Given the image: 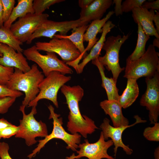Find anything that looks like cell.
I'll return each instance as SVG.
<instances>
[{
	"label": "cell",
	"instance_id": "obj_11",
	"mask_svg": "<svg viewBox=\"0 0 159 159\" xmlns=\"http://www.w3.org/2000/svg\"><path fill=\"white\" fill-rule=\"evenodd\" d=\"M49 16V15L46 13L28 14L14 22L10 30L21 42H26L37 28L48 19Z\"/></svg>",
	"mask_w": 159,
	"mask_h": 159
},
{
	"label": "cell",
	"instance_id": "obj_30",
	"mask_svg": "<svg viewBox=\"0 0 159 159\" xmlns=\"http://www.w3.org/2000/svg\"><path fill=\"white\" fill-rule=\"evenodd\" d=\"M146 0H126L122 4L123 12H128L132 11L135 8L141 7Z\"/></svg>",
	"mask_w": 159,
	"mask_h": 159
},
{
	"label": "cell",
	"instance_id": "obj_23",
	"mask_svg": "<svg viewBox=\"0 0 159 159\" xmlns=\"http://www.w3.org/2000/svg\"><path fill=\"white\" fill-rule=\"evenodd\" d=\"M126 88L120 95L118 101L122 108L125 109L130 106L135 101L139 94V88L137 80L127 79Z\"/></svg>",
	"mask_w": 159,
	"mask_h": 159
},
{
	"label": "cell",
	"instance_id": "obj_18",
	"mask_svg": "<svg viewBox=\"0 0 159 159\" xmlns=\"http://www.w3.org/2000/svg\"><path fill=\"white\" fill-rule=\"evenodd\" d=\"M115 26L112 21H108L102 28V32L100 38L91 49L90 53L87 55L82 61L78 64L76 71L77 73L82 72L85 66L91 61L100 56L101 52L106 41V36L111 29Z\"/></svg>",
	"mask_w": 159,
	"mask_h": 159
},
{
	"label": "cell",
	"instance_id": "obj_31",
	"mask_svg": "<svg viewBox=\"0 0 159 159\" xmlns=\"http://www.w3.org/2000/svg\"><path fill=\"white\" fill-rule=\"evenodd\" d=\"M14 68L0 64V84L6 85L14 72Z\"/></svg>",
	"mask_w": 159,
	"mask_h": 159
},
{
	"label": "cell",
	"instance_id": "obj_34",
	"mask_svg": "<svg viewBox=\"0 0 159 159\" xmlns=\"http://www.w3.org/2000/svg\"><path fill=\"white\" fill-rule=\"evenodd\" d=\"M19 127L14 125L0 130V139L3 138H8L13 135H15L18 132Z\"/></svg>",
	"mask_w": 159,
	"mask_h": 159
},
{
	"label": "cell",
	"instance_id": "obj_7",
	"mask_svg": "<svg viewBox=\"0 0 159 159\" xmlns=\"http://www.w3.org/2000/svg\"><path fill=\"white\" fill-rule=\"evenodd\" d=\"M128 37V34L122 37L119 35L108 37L102 48L105 51V54L104 56L98 58L99 62L105 66L108 70L111 71L112 78L116 82L120 73L125 69V68H121L119 64V51Z\"/></svg>",
	"mask_w": 159,
	"mask_h": 159
},
{
	"label": "cell",
	"instance_id": "obj_17",
	"mask_svg": "<svg viewBox=\"0 0 159 159\" xmlns=\"http://www.w3.org/2000/svg\"><path fill=\"white\" fill-rule=\"evenodd\" d=\"M132 16L136 23H139L145 34L149 36H154L159 38L153 24V18L155 14L154 10H148L142 7L135 8L132 11Z\"/></svg>",
	"mask_w": 159,
	"mask_h": 159
},
{
	"label": "cell",
	"instance_id": "obj_9",
	"mask_svg": "<svg viewBox=\"0 0 159 159\" xmlns=\"http://www.w3.org/2000/svg\"><path fill=\"white\" fill-rule=\"evenodd\" d=\"M35 45L39 51L57 54L66 63L74 62L81 55L80 52L73 44L66 39L54 37L49 42H37Z\"/></svg>",
	"mask_w": 159,
	"mask_h": 159
},
{
	"label": "cell",
	"instance_id": "obj_14",
	"mask_svg": "<svg viewBox=\"0 0 159 159\" xmlns=\"http://www.w3.org/2000/svg\"><path fill=\"white\" fill-rule=\"evenodd\" d=\"M136 120L134 123L130 125L125 126H121L115 127L111 125L110 124V120L107 118H105L103 122L100 126V128L102 130L104 137L105 140L109 138L111 139L115 147L114 148L115 158L118 148H122L126 154L131 155L133 150L130 148L128 145H125L122 139V135L124 131L127 128L130 127L139 123H145L147 122L145 120H143L138 115L134 116Z\"/></svg>",
	"mask_w": 159,
	"mask_h": 159
},
{
	"label": "cell",
	"instance_id": "obj_24",
	"mask_svg": "<svg viewBox=\"0 0 159 159\" xmlns=\"http://www.w3.org/2000/svg\"><path fill=\"white\" fill-rule=\"evenodd\" d=\"M33 0H18L7 21L4 24L5 28L10 29L11 25L18 18H20L30 13H34L33 8Z\"/></svg>",
	"mask_w": 159,
	"mask_h": 159
},
{
	"label": "cell",
	"instance_id": "obj_25",
	"mask_svg": "<svg viewBox=\"0 0 159 159\" xmlns=\"http://www.w3.org/2000/svg\"><path fill=\"white\" fill-rule=\"evenodd\" d=\"M138 25V38L135 49L132 54L127 58L130 61L137 60L141 57L146 52L145 45L150 36L146 35L140 24Z\"/></svg>",
	"mask_w": 159,
	"mask_h": 159
},
{
	"label": "cell",
	"instance_id": "obj_38",
	"mask_svg": "<svg viewBox=\"0 0 159 159\" xmlns=\"http://www.w3.org/2000/svg\"><path fill=\"white\" fill-rule=\"evenodd\" d=\"M93 0H79L78 5L81 9H84L87 7Z\"/></svg>",
	"mask_w": 159,
	"mask_h": 159
},
{
	"label": "cell",
	"instance_id": "obj_13",
	"mask_svg": "<svg viewBox=\"0 0 159 159\" xmlns=\"http://www.w3.org/2000/svg\"><path fill=\"white\" fill-rule=\"evenodd\" d=\"M82 25L79 19L61 21L47 19L37 28L26 42L30 44L35 39L42 37L52 39L57 32H59L61 35H66L70 30Z\"/></svg>",
	"mask_w": 159,
	"mask_h": 159
},
{
	"label": "cell",
	"instance_id": "obj_8",
	"mask_svg": "<svg viewBox=\"0 0 159 159\" xmlns=\"http://www.w3.org/2000/svg\"><path fill=\"white\" fill-rule=\"evenodd\" d=\"M71 78V77L66 76L59 72H51L40 83L39 86V91L38 94L29 103L27 107H37L39 100L46 99L52 101L58 108L59 105L57 95L59 90Z\"/></svg>",
	"mask_w": 159,
	"mask_h": 159
},
{
	"label": "cell",
	"instance_id": "obj_19",
	"mask_svg": "<svg viewBox=\"0 0 159 159\" xmlns=\"http://www.w3.org/2000/svg\"><path fill=\"white\" fill-rule=\"evenodd\" d=\"M88 26V24H84L74 28L72 29V34L69 35L56 34L54 36V37L57 38L68 39L73 44L80 52V55L77 60L74 62L67 63V65L72 67L75 70L80 61L84 57V52L85 48L83 44L84 36Z\"/></svg>",
	"mask_w": 159,
	"mask_h": 159
},
{
	"label": "cell",
	"instance_id": "obj_39",
	"mask_svg": "<svg viewBox=\"0 0 159 159\" xmlns=\"http://www.w3.org/2000/svg\"><path fill=\"white\" fill-rule=\"evenodd\" d=\"M155 12L156 13L155 14L153 18V21L155 23L156 26L155 29L157 32L159 34V12L156 10Z\"/></svg>",
	"mask_w": 159,
	"mask_h": 159
},
{
	"label": "cell",
	"instance_id": "obj_16",
	"mask_svg": "<svg viewBox=\"0 0 159 159\" xmlns=\"http://www.w3.org/2000/svg\"><path fill=\"white\" fill-rule=\"evenodd\" d=\"M112 3V0H93L87 7L81 9L79 19L82 25L101 19Z\"/></svg>",
	"mask_w": 159,
	"mask_h": 159
},
{
	"label": "cell",
	"instance_id": "obj_22",
	"mask_svg": "<svg viewBox=\"0 0 159 159\" xmlns=\"http://www.w3.org/2000/svg\"><path fill=\"white\" fill-rule=\"evenodd\" d=\"M92 62L98 69L102 79V86L106 91L108 100L118 101L120 95L116 86V82L112 78H109L106 76L104 66L99 62L98 58L92 60Z\"/></svg>",
	"mask_w": 159,
	"mask_h": 159
},
{
	"label": "cell",
	"instance_id": "obj_12",
	"mask_svg": "<svg viewBox=\"0 0 159 159\" xmlns=\"http://www.w3.org/2000/svg\"><path fill=\"white\" fill-rule=\"evenodd\" d=\"M113 145L112 140L106 141L102 132L100 133L98 140L96 142L90 143L87 139L85 140V142L78 145L79 150L76 151L78 154L75 155L74 153L66 159H78L85 157L88 159H115L110 155L107 153L108 149Z\"/></svg>",
	"mask_w": 159,
	"mask_h": 159
},
{
	"label": "cell",
	"instance_id": "obj_29",
	"mask_svg": "<svg viewBox=\"0 0 159 159\" xmlns=\"http://www.w3.org/2000/svg\"><path fill=\"white\" fill-rule=\"evenodd\" d=\"M3 9V19L4 23L9 19L14 8L15 0H1Z\"/></svg>",
	"mask_w": 159,
	"mask_h": 159
},
{
	"label": "cell",
	"instance_id": "obj_36",
	"mask_svg": "<svg viewBox=\"0 0 159 159\" xmlns=\"http://www.w3.org/2000/svg\"><path fill=\"white\" fill-rule=\"evenodd\" d=\"M142 7L154 10H158L159 9V0H157L152 2H148L146 1L143 4Z\"/></svg>",
	"mask_w": 159,
	"mask_h": 159
},
{
	"label": "cell",
	"instance_id": "obj_43",
	"mask_svg": "<svg viewBox=\"0 0 159 159\" xmlns=\"http://www.w3.org/2000/svg\"><path fill=\"white\" fill-rule=\"evenodd\" d=\"M159 147L155 150V159H159Z\"/></svg>",
	"mask_w": 159,
	"mask_h": 159
},
{
	"label": "cell",
	"instance_id": "obj_47",
	"mask_svg": "<svg viewBox=\"0 0 159 159\" xmlns=\"http://www.w3.org/2000/svg\"></svg>",
	"mask_w": 159,
	"mask_h": 159
},
{
	"label": "cell",
	"instance_id": "obj_33",
	"mask_svg": "<svg viewBox=\"0 0 159 159\" xmlns=\"http://www.w3.org/2000/svg\"><path fill=\"white\" fill-rule=\"evenodd\" d=\"M16 98L7 97L0 98V114L6 113L16 101Z\"/></svg>",
	"mask_w": 159,
	"mask_h": 159
},
{
	"label": "cell",
	"instance_id": "obj_46",
	"mask_svg": "<svg viewBox=\"0 0 159 159\" xmlns=\"http://www.w3.org/2000/svg\"><path fill=\"white\" fill-rule=\"evenodd\" d=\"M1 142H0V143Z\"/></svg>",
	"mask_w": 159,
	"mask_h": 159
},
{
	"label": "cell",
	"instance_id": "obj_40",
	"mask_svg": "<svg viewBox=\"0 0 159 159\" xmlns=\"http://www.w3.org/2000/svg\"><path fill=\"white\" fill-rule=\"evenodd\" d=\"M14 125L4 118L0 119V130Z\"/></svg>",
	"mask_w": 159,
	"mask_h": 159
},
{
	"label": "cell",
	"instance_id": "obj_3",
	"mask_svg": "<svg viewBox=\"0 0 159 159\" xmlns=\"http://www.w3.org/2000/svg\"><path fill=\"white\" fill-rule=\"evenodd\" d=\"M125 69L123 77L127 79L137 80L141 77L153 76L159 71V53L150 44L144 54L138 59L130 61L127 59Z\"/></svg>",
	"mask_w": 159,
	"mask_h": 159
},
{
	"label": "cell",
	"instance_id": "obj_26",
	"mask_svg": "<svg viewBox=\"0 0 159 159\" xmlns=\"http://www.w3.org/2000/svg\"><path fill=\"white\" fill-rule=\"evenodd\" d=\"M0 43L12 47L17 52H22L24 50L21 47L23 43L14 36L10 29L4 26L0 28Z\"/></svg>",
	"mask_w": 159,
	"mask_h": 159
},
{
	"label": "cell",
	"instance_id": "obj_5",
	"mask_svg": "<svg viewBox=\"0 0 159 159\" xmlns=\"http://www.w3.org/2000/svg\"><path fill=\"white\" fill-rule=\"evenodd\" d=\"M32 107L31 112L27 115L25 112V107L20 106L19 110L22 113V118L19 120V129L15 135V138L24 139L29 146L37 143L36 138L45 137L48 135L46 124L41 120L38 121L34 117L37 113L36 107Z\"/></svg>",
	"mask_w": 159,
	"mask_h": 159
},
{
	"label": "cell",
	"instance_id": "obj_45",
	"mask_svg": "<svg viewBox=\"0 0 159 159\" xmlns=\"http://www.w3.org/2000/svg\"></svg>",
	"mask_w": 159,
	"mask_h": 159
},
{
	"label": "cell",
	"instance_id": "obj_28",
	"mask_svg": "<svg viewBox=\"0 0 159 159\" xmlns=\"http://www.w3.org/2000/svg\"><path fill=\"white\" fill-rule=\"evenodd\" d=\"M144 137L150 141H159V123L156 122L152 127H146L143 132Z\"/></svg>",
	"mask_w": 159,
	"mask_h": 159
},
{
	"label": "cell",
	"instance_id": "obj_44",
	"mask_svg": "<svg viewBox=\"0 0 159 159\" xmlns=\"http://www.w3.org/2000/svg\"><path fill=\"white\" fill-rule=\"evenodd\" d=\"M2 54L0 52V57H2Z\"/></svg>",
	"mask_w": 159,
	"mask_h": 159
},
{
	"label": "cell",
	"instance_id": "obj_32",
	"mask_svg": "<svg viewBox=\"0 0 159 159\" xmlns=\"http://www.w3.org/2000/svg\"><path fill=\"white\" fill-rule=\"evenodd\" d=\"M23 95L21 92L10 89L6 85L0 84V98L7 97L17 98Z\"/></svg>",
	"mask_w": 159,
	"mask_h": 159
},
{
	"label": "cell",
	"instance_id": "obj_15",
	"mask_svg": "<svg viewBox=\"0 0 159 159\" xmlns=\"http://www.w3.org/2000/svg\"><path fill=\"white\" fill-rule=\"evenodd\" d=\"M0 64L5 67L18 68L24 72L31 69L26 58L21 52H16L13 48L0 43Z\"/></svg>",
	"mask_w": 159,
	"mask_h": 159
},
{
	"label": "cell",
	"instance_id": "obj_4",
	"mask_svg": "<svg viewBox=\"0 0 159 159\" xmlns=\"http://www.w3.org/2000/svg\"><path fill=\"white\" fill-rule=\"evenodd\" d=\"M48 107L50 112L49 119H52L53 120L52 131L44 139L38 141L39 143L37 147L27 156L29 159L35 157L48 142L54 139L62 140L67 144V149L73 151L77 150L80 143L82 136L78 133L72 134L66 132L62 126V118L59 117L60 115L55 112L54 109L52 105H49Z\"/></svg>",
	"mask_w": 159,
	"mask_h": 159
},
{
	"label": "cell",
	"instance_id": "obj_35",
	"mask_svg": "<svg viewBox=\"0 0 159 159\" xmlns=\"http://www.w3.org/2000/svg\"><path fill=\"white\" fill-rule=\"evenodd\" d=\"M9 145L4 142L0 143V159H13L9 154Z\"/></svg>",
	"mask_w": 159,
	"mask_h": 159
},
{
	"label": "cell",
	"instance_id": "obj_42",
	"mask_svg": "<svg viewBox=\"0 0 159 159\" xmlns=\"http://www.w3.org/2000/svg\"><path fill=\"white\" fill-rule=\"evenodd\" d=\"M154 47H156L159 48V38H155L152 44Z\"/></svg>",
	"mask_w": 159,
	"mask_h": 159
},
{
	"label": "cell",
	"instance_id": "obj_10",
	"mask_svg": "<svg viewBox=\"0 0 159 159\" xmlns=\"http://www.w3.org/2000/svg\"><path fill=\"white\" fill-rule=\"evenodd\" d=\"M146 90L142 96L140 105L149 111L150 123L157 122L159 115V71L152 76L146 77Z\"/></svg>",
	"mask_w": 159,
	"mask_h": 159
},
{
	"label": "cell",
	"instance_id": "obj_2",
	"mask_svg": "<svg viewBox=\"0 0 159 159\" xmlns=\"http://www.w3.org/2000/svg\"><path fill=\"white\" fill-rule=\"evenodd\" d=\"M31 67L30 70L25 72L14 68V72L6 85L10 89L24 93L25 97L21 105L25 107L38 94L39 85L44 78V74L36 64Z\"/></svg>",
	"mask_w": 159,
	"mask_h": 159
},
{
	"label": "cell",
	"instance_id": "obj_20",
	"mask_svg": "<svg viewBox=\"0 0 159 159\" xmlns=\"http://www.w3.org/2000/svg\"><path fill=\"white\" fill-rule=\"evenodd\" d=\"M100 106L105 114L110 116L113 126L118 127L129 125V121L123 115L122 107L118 101L105 100L100 102Z\"/></svg>",
	"mask_w": 159,
	"mask_h": 159
},
{
	"label": "cell",
	"instance_id": "obj_21",
	"mask_svg": "<svg viewBox=\"0 0 159 159\" xmlns=\"http://www.w3.org/2000/svg\"><path fill=\"white\" fill-rule=\"evenodd\" d=\"M114 14L113 11H110L103 18L92 21L88 25L84 36V41L88 42L87 47L85 48L84 55L90 51L98 40L97 37L99 33L102 32V28L112 16Z\"/></svg>",
	"mask_w": 159,
	"mask_h": 159
},
{
	"label": "cell",
	"instance_id": "obj_1",
	"mask_svg": "<svg viewBox=\"0 0 159 159\" xmlns=\"http://www.w3.org/2000/svg\"><path fill=\"white\" fill-rule=\"evenodd\" d=\"M69 110L67 125L71 134L78 133L86 138L88 134L93 133L99 128L94 121L87 116L81 115L79 103L84 95V90L80 85L70 86L65 85L61 88Z\"/></svg>",
	"mask_w": 159,
	"mask_h": 159
},
{
	"label": "cell",
	"instance_id": "obj_6",
	"mask_svg": "<svg viewBox=\"0 0 159 159\" xmlns=\"http://www.w3.org/2000/svg\"><path fill=\"white\" fill-rule=\"evenodd\" d=\"M23 52L26 59L34 62L39 66L45 77L53 71L59 72L64 75L73 73L72 69L58 59L54 53L46 52V54H42L35 45L24 50Z\"/></svg>",
	"mask_w": 159,
	"mask_h": 159
},
{
	"label": "cell",
	"instance_id": "obj_41",
	"mask_svg": "<svg viewBox=\"0 0 159 159\" xmlns=\"http://www.w3.org/2000/svg\"><path fill=\"white\" fill-rule=\"evenodd\" d=\"M4 24L3 19L2 6L1 0H0V28L4 26Z\"/></svg>",
	"mask_w": 159,
	"mask_h": 159
},
{
	"label": "cell",
	"instance_id": "obj_27",
	"mask_svg": "<svg viewBox=\"0 0 159 159\" xmlns=\"http://www.w3.org/2000/svg\"><path fill=\"white\" fill-rule=\"evenodd\" d=\"M64 0H34L33 3L34 13L40 14L51 6L64 1Z\"/></svg>",
	"mask_w": 159,
	"mask_h": 159
},
{
	"label": "cell",
	"instance_id": "obj_37",
	"mask_svg": "<svg viewBox=\"0 0 159 159\" xmlns=\"http://www.w3.org/2000/svg\"><path fill=\"white\" fill-rule=\"evenodd\" d=\"M122 0H114L113 4H115L114 13L116 16L122 15L123 14L122 6Z\"/></svg>",
	"mask_w": 159,
	"mask_h": 159
}]
</instances>
